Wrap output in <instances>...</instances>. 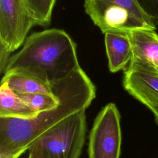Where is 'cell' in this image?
<instances>
[{
	"label": "cell",
	"instance_id": "obj_1",
	"mask_svg": "<svg viewBox=\"0 0 158 158\" xmlns=\"http://www.w3.org/2000/svg\"><path fill=\"white\" fill-rule=\"evenodd\" d=\"M58 106L28 119L0 117V158H19L38 139L68 117L86 110L96 97V88L79 65L67 77L52 81Z\"/></svg>",
	"mask_w": 158,
	"mask_h": 158
},
{
	"label": "cell",
	"instance_id": "obj_2",
	"mask_svg": "<svg viewBox=\"0 0 158 158\" xmlns=\"http://www.w3.org/2000/svg\"><path fill=\"white\" fill-rule=\"evenodd\" d=\"M80 65L77 45L64 30L48 29L31 34L12 56L4 75L19 73L51 83L69 75Z\"/></svg>",
	"mask_w": 158,
	"mask_h": 158
},
{
	"label": "cell",
	"instance_id": "obj_3",
	"mask_svg": "<svg viewBox=\"0 0 158 158\" xmlns=\"http://www.w3.org/2000/svg\"><path fill=\"white\" fill-rule=\"evenodd\" d=\"M86 13L104 34L128 32L138 28H156L137 0H85Z\"/></svg>",
	"mask_w": 158,
	"mask_h": 158
},
{
	"label": "cell",
	"instance_id": "obj_4",
	"mask_svg": "<svg viewBox=\"0 0 158 158\" xmlns=\"http://www.w3.org/2000/svg\"><path fill=\"white\" fill-rule=\"evenodd\" d=\"M85 110L68 117L38 139L35 143L44 158L80 157L86 132Z\"/></svg>",
	"mask_w": 158,
	"mask_h": 158
},
{
	"label": "cell",
	"instance_id": "obj_5",
	"mask_svg": "<svg viewBox=\"0 0 158 158\" xmlns=\"http://www.w3.org/2000/svg\"><path fill=\"white\" fill-rule=\"evenodd\" d=\"M121 144L120 114L110 102L95 118L89 133L88 158H119Z\"/></svg>",
	"mask_w": 158,
	"mask_h": 158
},
{
	"label": "cell",
	"instance_id": "obj_6",
	"mask_svg": "<svg viewBox=\"0 0 158 158\" xmlns=\"http://www.w3.org/2000/svg\"><path fill=\"white\" fill-rule=\"evenodd\" d=\"M35 25L25 0H0V45L12 52Z\"/></svg>",
	"mask_w": 158,
	"mask_h": 158
},
{
	"label": "cell",
	"instance_id": "obj_7",
	"mask_svg": "<svg viewBox=\"0 0 158 158\" xmlns=\"http://www.w3.org/2000/svg\"><path fill=\"white\" fill-rule=\"evenodd\" d=\"M155 30L138 28L128 32L132 56L127 69L158 75V34Z\"/></svg>",
	"mask_w": 158,
	"mask_h": 158
},
{
	"label": "cell",
	"instance_id": "obj_8",
	"mask_svg": "<svg viewBox=\"0 0 158 158\" xmlns=\"http://www.w3.org/2000/svg\"><path fill=\"white\" fill-rule=\"evenodd\" d=\"M125 89L152 112L158 111V75L143 71H125Z\"/></svg>",
	"mask_w": 158,
	"mask_h": 158
},
{
	"label": "cell",
	"instance_id": "obj_9",
	"mask_svg": "<svg viewBox=\"0 0 158 158\" xmlns=\"http://www.w3.org/2000/svg\"><path fill=\"white\" fill-rule=\"evenodd\" d=\"M106 54L110 72L115 73L128 69L132 49L128 32L110 31L104 33Z\"/></svg>",
	"mask_w": 158,
	"mask_h": 158
},
{
	"label": "cell",
	"instance_id": "obj_10",
	"mask_svg": "<svg viewBox=\"0 0 158 158\" xmlns=\"http://www.w3.org/2000/svg\"><path fill=\"white\" fill-rule=\"evenodd\" d=\"M38 114L29 107L9 86L1 80L0 86V117L31 118Z\"/></svg>",
	"mask_w": 158,
	"mask_h": 158
},
{
	"label": "cell",
	"instance_id": "obj_11",
	"mask_svg": "<svg viewBox=\"0 0 158 158\" xmlns=\"http://www.w3.org/2000/svg\"><path fill=\"white\" fill-rule=\"evenodd\" d=\"M1 80L6 81L9 87L17 94L41 93L54 96L51 83L19 73L5 75Z\"/></svg>",
	"mask_w": 158,
	"mask_h": 158
},
{
	"label": "cell",
	"instance_id": "obj_12",
	"mask_svg": "<svg viewBox=\"0 0 158 158\" xmlns=\"http://www.w3.org/2000/svg\"><path fill=\"white\" fill-rule=\"evenodd\" d=\"M56 0H25L35 25L46 27L50 24Z\"/></svg>",
	"mask_w": 158,
	"mask_h": 158
},
{
	"label": "cell",
	"instance_id": "obj_13",
	"mask_svg": "<svg viewBox=\"0 0 158 158\" xmlns=\"http://www.w3.org/2000/svg\"><path fill=\"white\" fill-rule=\"evenodd\" d=\"M17 94L29 107L38 114L54 109L59 104V99L56 96L41 93Z\"/></svg>",
	"mask_w": 158,
	"mask_h": 158
},
{
	"label": "cell",
	"instance_id": "obj_14",
	"mask_svg": "<svg viewBox=\"0 0 158 158\" xmlns=\"http://www.w3.org/2000/svg\"><path fill=\"white\" fill-rule=\"evenodd\" d=\"M139 4L151 18L156 25H158V0H137Z\"/></svg>",
	"mask_w": 158,
	"mask_h": 158
},
{
	"label": "cell",
	"instance_id": "obj_15",
	"mask_svg": "<svg viewBox=\"0 0 158 158\" xmlns=\"http://www.w3.org/2000/svg\"><path fill=\"white\" fill-rule=\"evenodd\" d=\"M10 52L0 45V68L1 73H4L7 64L10 59Z\"/></svg>",
	"mask_w": 158,
	"mask_h": 158
},
{
	"label": "cell",
	"instance_id": "obj_16",
	"mask_svg": "<svg viewBox=\"0 0 158 158\" xmlns=\"http://www.w3.org/2000/svg\"><path fill=\"white\" fill-rule=\"evenodd\" d=\"M27 158H44V157L37 144L35 143L29 149V154Z\"/></svg>",
	"mask_w": 158,
	"mask_h": 158
},
{
	"label": "cell",
	"instance_id": "obj_17",
	"mask_svg": "<svg viewBox=\"0 0 158 158\" xmlns=\"http://www.w3.org/2000/svg\"><path fill=\"white\" fill-rule=\"evenodd\" d=\"M152 113L154 116L155 121L157 123V124L158 125V111H154V112H152Z\"/></svg>",
	"mask_w": 158,
	"mask_h": 158
}]
</instances>
